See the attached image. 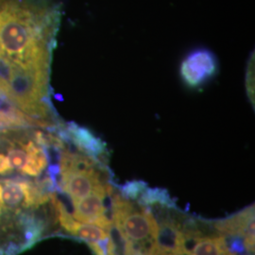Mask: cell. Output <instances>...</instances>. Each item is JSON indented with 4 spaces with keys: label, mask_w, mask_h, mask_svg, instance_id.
Segmentation results:
<instances>
[{
    "label": "cell",
    "mask_w": 255,
    "mask_h": 255,
    "mask_svg": "<svg viewBox=\"0 0 255 255\" xmlns=\"http://www.w3.org/2000/svg\"><path fill=\"white\" fill-rule=\"evenodd\" d=\"M190 253V252H189ZM190 255H230L220 237H199Z\"/></svg>",
    "instance_id": "obj_6"
},
{
    "label": "cell",
    "mask_w": 255,
    "mask_h": 255,
    "mask_svg": "<svg viewBox=\"0 0 255 255\" xmlns=\"http://www.w3.org/2000/svg\"><path fill=\"white\" fill-rule=\"evenodd\" d=\"M112 221L121 237L132 243L153 241L158 232V222L150 211H136L120 195H115L113 199Z\"/></svg>",
    "instance_id": "obj_2"
},
{
    "label": "cell",
    "mask_w": 255,
    "mask_h": 255,
    "mask_svg": "<svg viewBox=\"0 0 255 255\" xmlns=\"http://www.w3.org/2000/svg\"><path fill=\"white\" fill-rule=\"evenodd\" d=\"M246 86L248 95L253 101L255 102V58H251V61L248 65L247 69Z\"/></svg>",
    "instance_id": "obj_10"
},
{
    "label": "cell",
    "mask_w": 255,
    "mask_h": 255,
    "mask_svg": "<svg viewBox=\"0 0 255 255\" xmlns=\"http://www.w3.org/2000/svg\"><path fill=\"white\" fill-rule=\"evenodd\" d=\"M61 132L68 142L72 143L76 148L82 153L88 155L89 157L101 163L102 160L106 158V145L89 129L81 127L77 124L70 123Z\"/></svg>",
    "instance_id": "obj_5"
},
{
    "label": "cell",
    "mask_w": 255,
    "mask_h": 255,
    "mask_svg": "<svg viewBox=\"0 0 255 255\" xmlns=\"http://www.w3.org/2000/svg\"><path fill=\"white\" fill-rule=\"evenodd\" d=\"M61 7L53 0H0V56L49 77Z\"/></svg>",
    "instance_id": "obj_1"
},
{
    "label": "cell",
    "mask_w": 255,
    "mask_h": 255,
    "mask_svg": "<svg viewBox=\"0 0 255 255\" xmlns=\"http://www.w3.org/2000/svg\"><path fill=\"white\" fill-rule=\"evenodd\" d=\"M146 183L140 181H134L126 183L122 186V196L128 199H137L146 189Z\"/></svg>",
    "instance_id": "obj_9"
},
{
    "label": "cell",
    "mask_w": 255,
    "mask_h": 255,
    "mask_svg": "<svg viewBox=\"0 0 255 255\" xmlns=\"http://www.w3.org/2000/svg\"><path fill=\"white\" fill-rule=\"evenodd\" d=\"M221 235H236L245 238L248 251L255 253V206L246 208L228 219L215 223Z\"/></svg>",
    "instance_id": "obj_4"
},
{
    "label": "cell",
    "mask_w": 255,
    "mask_h": 255,
    "mask_svg": "<svg viewBox=\"0 0 255 255\" xmlns=\"http://www.w3.org/2000/svg\"><path fill=\"white\" fill-rule=\"evenodd\" d=\"M217 69L218 63L215 55L207 49H197L182 62L181 76L187 86L197 88L211 80Z\"/></svg>",
    "instance_id": "obj_3"
},
{
    "label": "cell",
    "mask_w": 255,
    "mask_h": 255,
    "mask_svg": "<svg viewBox=\"0 0 255 255\" xmlns=\"http://www.w3.org/2000/svg\"><path fill=\"white\" fill-rule=\"evenodd\" d=\"M109 236V232L106 230L92 224H82L76 234V237L86 241L87 243L104 240Z\"/></svg>",
    "instance_id": "obj_7"
},
{
    "label": "cell",
    "mask_w": 255,
    "mask_h": 255,
    "mask_svg": "<svg viewBox=\"0 0 255 255\" xmlns=\"http://www.w3.org/2000/svg\"><path fill=\"white\" fill-rule=\"evenodd\" d=\"M169 201H170V198L166 191L159 188H154V189L146 188L141 194L139 199V203L141 205H146V206L150 204H155V203L168 205Z\"/></svg>",
    "instance_id": "obj_8"
}]
</instances>
